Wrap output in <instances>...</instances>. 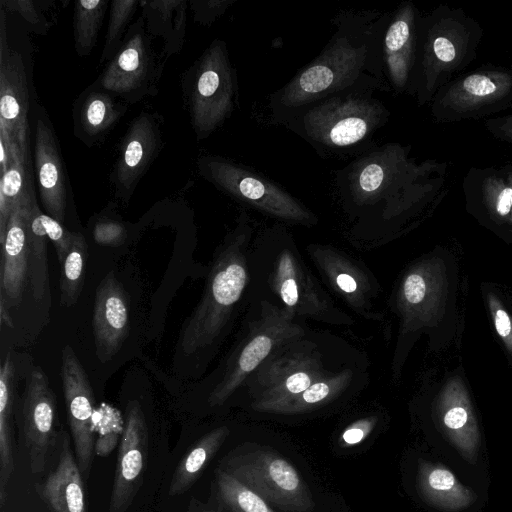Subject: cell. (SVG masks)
Returning a JSON list of instances; mask_svg holds the SVG:
<instances>
[{
  "instance_id": "cell-1",
  "label": "cell",
  "mask_w": 512,
  "mask_h": 512,
  "mask_svg": "<svg viewBox=\"0 0 512 512\" xmlns=\"http://www.w3.org/2000/svg\"><path fill=\"white\" fill-rule=\"evenodd\" d=\"M391 12L343 11L321 52L286 84L271 93L270 123L320 99L348 91H391L386 79L382 39Z\"/></svg>"
},
{
  "instance_id": "cell-2",
  "label": "cell",
  "mask_w": 512,
  "mask_h": 512,
  "mask_svg": "<svg viewBox=\"0 0 512 512\" xmlns=\"http://www.w3.org/2000/svg\"><path fill=\"white\" fill-rule=\"evenodd\" d=\"M409 151L410 146L399 143L375 145L335 170V188L343 207L356 216L384 220L433 188L432 165L416 164Z\"/></svg>"
},
{
  "instance_id": "cell-3",
  "label": "cell",
  "mask_w": 512,
  "mask_h": 512,
  "mask_svg": "<svg viewBox=\"0 0 512 512\" xmlns=\"http://www.w3.org/2000/svg\"><path fill=\"white\" fill-rule=\"evenodd\" d=\"M374 91L335 94L289 112L272 124L283 125L305 140L322 158L360 155L390 117Z\"/></svg>"
},
{
  "instance_id": "cell-4",
  "label": "cell",
  "mask_w": 512,
  "mask_h": 512,
  "mask_svg": "<svg viewBox=\"0 0 512 512\" xmlns=\"http://www.w3.org/2000/svg\"><path fill=\"white\" fill-rule=\"evenodd\" d=\"M252 231L243 211L213 263L198 305L181 329L179 345L184 354L210 347L228 324L248 283L246 248Z\"/></svg>"
},
{
  "instance_id": "cell-5",
  "label": "cell",
  "mask_w": 512,
  "mask_h": 512,
  "mask_svg": "<svg viewBox=\"0 0 512 512\" xmlns=\"http://www.w3.org/2000/svg\"><path fill=\"white\" fill-rule=\"evenodd\" d=\"M480 37L478 24L456 10L439 7L420 16L409 95L416 96L420 105L432 100L451 75L474 58Z\"/></svg>"
},
{
  "instance_id": "cell-6",
  "label": "cell",
  "mask_w": 512,
  "mask_h": 512,
  "mask_svg": "<svg viewBox=\"0 0 512 512\" xmlns=\"http://www.w3.org/2000/svg\"><path fill=\"white\" fill-rule=\"evenodd\" d=\"M254 270L282 309L334 324H349L347 315L338 311L317 282L305 269L290 235L280 226L265 230L257 239Z\"/></svg>"
},
{
  "instance_id": "cell-7",
  "label": "cell",
  "mask_w": 512,
  "mask_h": 512,
  "mask_svg": "<svg viewBox=\"0 0 512 512\" xmlns=\"http://www.w3.org/2000/svg\"><path fill=\"white\" fill-rule=\"evenodd\" d=\"M34 45L19 18L0 5V136L30 146V114L38 100L34 86Z\"/></svg>"
},
{
  "instance_id": "cell-8",
  "label": "cell",
  "mask_w": 512,
  "mask_h": 512,
  "mask_svg": "<svg viewBox=\"0 0 512 512\" xmlns=\"http://www.w3.org/2000/svg\"><path fill=\"white\" fill-rule=\"evenodd\" d=\"M183 104L198 141L228 120L238 104V79L227 45L214 39L181 76Z\"/></svg>"
},
{
  "instance_id": "cell-9",
  "label": "cell",
  "mask_w": 512,
  "mask_h": 512,
  "mask_svg": "<svg viewBox=\"0 0 512 512\" xmlns=\"http://www.w3.org/2000/svg\"><path fill=\"white\" fill-rule=\"evenodd\" d=\"M240 483L283 512H313V495L295 466L271 447L244 445L220 463Z\"/></svg>"
},
{
  "instance_id": "cell-10",
  "label": "cell",
  "mask_w": 512,
  "mask_h": 512,
  "mask_svg": "<svg viewBox=\"0 0 512 512\" xmlns=\"http://www.w3.org/2000/svg\"><path fill=\"white\" fill-rule=\"evenodd\" d=\"M199 175L233 199L277 220L314 225L317 217L301 201L269 178L219 155L197 159Z\"/></svg>"
},
{
  "instance_id": "cell-11",
  "label": "cell",
  "mask_w": 512,
  "mask_h": 512,
  "mask_svg": "<svg viewBox=\"0 0 512 512\" xmlns=\"http://www.w3.org/2000/svg\"><path fill=\"white\" fill-rule=\"evenodd\" d=\"M153 40L139 15L95 82L128 105L155 97L166 60L156 51Z\"/></svg>"
},
{
  "instance_id": "cell-12",
  "label": "cell",
  "mask_w": 512,
  "mask_h": 512,
  "mask_svg": "<svg viewBox=\"0 0 512 512\" xmlns=\"http://www.w3.org/2000/svg\"><path fill=\"white\" fill-rule=\"evenodd\" d=\"M512 106V65L469 73L440 88L431 113L439 122L479 118Z\"/></svg>"
},
{
  "instance_id": "cell-13",
  "label": "cell",
  "mask_w": 512,
  "mask_h": 512,
  "mask_svg": "<svg viewBox=\"0 0 512 512\" xmlns=\"http://www.w3.org/2000/svg\"><path fill=\"white\" fill-rule=\"evenodd\" d=\"M259 316L229 361L222 380L211 392V406L226 402L273 349L303 333L300 325L294 322L295 315L291 311L266 300H261Z\"/></svg>"
},
{
  "instance_id": "cell-14",
  "label": "cell",
  "mask_w": 512,
  "mask_h": 512,
  "mask_svg": "<svg viewBox=\"0 0 512 512\" xmlns=\"http://www.w3.org/2000/svg\"><path fill=\"white\" fill-rule=\"evenodd\" d=\"M33 166L45 213L64 223L71 194L65 161L47 110L37 100L30 114Z\"/></svg>"
},
{
  "instance_id": "cell-15",
  "label": "cell",
  "mask_w": 512,
  "mask_h": 512,
  "mask_svg": "<svg viewBox=\"0 0 512 512\" xmlns=\"http://www.w3.org/2000/svg\"><path fill=\"white\" fill-rule=\"evenodd\" d=\"M164 118L142 110L132 119L120 143L110 178L117 199L127 203L164 145Z\"/></svg>"
},
{
  "instance_id": "cell-16",
  "label": "cell",
  "mask_w": 512,
  "mask_h": 512,
  "mask_svg": "<svg viewBox=\"0 0 512 512\" xmlns=\"http://www.w3.org/2000/svg\"><path fill=\"white\" fill-rule=\"evenodd\" d=\"M56 416L55 394L43 370L35 367L26 378L25 390L17 412L30 469L34 474L44 471L55 446Z\"/></svg>"
},
{
  "instance_id": "cell-17",
  "label": "cell",
  "mask_w": 512,
  "mask_h": 512,
  "mask_svg": "<svg viewBox=\"0 0 512 512\" xmlns=\"http://www.w3.org/2000/svg\"><path fill=\"white\" fill-rule=\"evenodd\" d=\"M61 380L74 453L84 480L94 457V397L89 378L74 350H62Z\"/></svg>"
},
{
  "instance_id": "cell-18",
  "label": "cell",
  "mask_w": 512,
  "mask_h": 512,
  "mask_svg": "<svg viewBox=\"0 0 512 512\" xmlns=\"http://www.w3.org/2000/svg\"><path fill=\"white\" fill-rule=\"evenodd\" d=\"M148 451V427L137 401L127 405L118 447L108 512H127L143 484Z\"/></svg>"
},
{
  "instance_id": "cell-19",
  "label": "cell",
  "mask_w": 512,
  "mask_h": 512,
  "mask_svg": "<svg viewBox=\"0 0 512 512\" xmlns=\"http://www.w3.org/2000/svg\"><path fill=\"white\" fill-rule=\"evenodd\" d=\"M35 201V183L32 182L12 209L5 242L1 247L0 297L8 308L20 302L29 276L27 229Z\"/></svg>"
},
{
  "instance_id": "cell-20",
  "label": "cell",
  "mask_w": 512,
  "mask_h": 512,
  "mask_svg": "<svg viewBox=\"0 0 512 512\" xmlns=\"http://www.w3.org/2000/svg\"><path fill=\"white\" fill-rule=\"evenodd\" d=\"M419 13L412 2H402L385 28L382 52L386 79L395 94L410 91L416 61Z\"/></svg>"
},
{
  "instance_id": "cell-21",
  "label": "cell",
  "mask_w": 512,
  "mask_h": 512,
  "mask_svg": "<svg viewBox=\"0 0 512 512\" xmlns=\"http://www.w3.org/2000/svg\"><path fill=\"white\" fill-rule=\"evenodd\" d=\"M129 306L125 291L110 271L100 282L93 312L96 353L101 362L112 359L129 334Z\"/></svg>"
},
{
  "instance_id": "cell-22",
  "label": "cell",
  "mask_w": 512,
  "mask_h": 512,
  "mask_svg": "<svg viewBox=\"0 0 512 512\" xmlns=\"http://www.w3.org/2000/svg\"><path fill=\"white\" fill-rule=\"evenodd\" d=\"M128 106L94 81L74 101V136L88 147L100 145L123 118Z\"/></svg>"
},
{
  "instance_id": "cell-23",
  "label": "cell",
  "mask_w": 512,
  "mask_h": 512,
  "mask_svg": "<svg viewBox=\"0 0 512 512\" xmlns=\"http://www.w3.org/2000/svg\"><path fill=\"white\" fill-rule=\"evenodd\" d=\"M84 479L64 433L54 469L36 485V491L50 512H87Z\"/></svg>"
},
{
  "instance_id": "cell-24",
  "label": "cell",
  "mask_w": 512,
  "mask_h": 512,
  "mask_svg": "<svg viewBox=\"0 0 512 512\" xmlns=\"http://www.w3.org/2000/svg\"><path fill=\"white\" fill-rule=\"evenodd\" d=\"M417 490L430 506L445 512H458L471 506L476 493L464 486L444 465L421 460L417 472Z\"/></svg>"
},
{
  "instance_id": "cell-25",
  "label": "cell",
  "mask_w": 512,
  "mask_h": 512,
  "mask_svg": "<svg viewBox=\"0 0 512 512\" xmlns=\"http://www.w3.org/2000/svg\"><path fill=\"white\" fill-rule=\"evenodd\" d=\"M188 0H140L145 28L162 40L161 55L167 61L181 52L186 37Z\"/></svg>"
},
{
  "instance_id": "cell-26",
  "label": "cell",
  "mask_w": 512,
  "mask_h": 512,
  "mask_svg": "<svg viewBox=\"0 0 512 512\" xmlns=\"http://www.w3.org/2000/svg\"><path fill=\"white\" fill-rule=\"evenodd\" d=\"M15 370L10 353L0 368V505L5 504L7 486L14 472L13 410Z\"/></svg>"
},
{
  "instance_id": "cell-27",
  "label": "cell",
  "mask_w": 512,
  "mask_h": 512,
  "mask_svg": "<svg viewBox=\"0 0 512 512\" xmlns=\"http://www.w3.org/2000/svg\"><path fill=\"white\" fill-rule=\"evenodd\" d=\"M229 434L230 430L227 426H220L203 435L192 446L172 475L169 496H179L196 483Z\"/></svg>"
},
{
  "instance_id": "cell-28",
  "label": "cell",
  "mask_w": 512,
  "mask_h": 512,
  "mask_svg": "<svg viewBox=\"0 0 512 512\" xmlns=\"http://www.w3.org/2000/svg\"><path fill=\"white\" fill-rule=\"evenodd\" d=\"M11 163L0 178V244L4 245L12 209L26 188L34 182L31 147L12 144Z\"/></svg>"
},
{
  "instance_id": "cell-29",
  "label": "cell",
  "mask_w": 512,
  "mask_h": 512,
  "mask_svg": "<svg viewBox=\"0 0 512 512\" xmlns=\"http://www.w3.org/2000/svg\"><path fill=\"white\" fill-rule=\"evenodd\" d=\"M40 208L34 202L28 221V263L32 294L42 300L49 292L47 234L41 223Z\"/></svg>"
},
{
  "instance_id": "cell-30",
  "label": "cell",
  "mask_w": 512,
  "mask_h": 512,
  "mask_svg": "<svg viewBox=\"0 0 512 512\" xmlns=\"http://www.w3.org/2000/svg\"><path fill=\"white\" fill-rule=\"evenodd\" d=\"M214 492L224 512H276L258 494L221 468L215 470Z\"/></svg>"
},
{
  "instance_id": "cell-31",
  "label": "cell",
  "mask_w": 512,
  "mask_h": 512,
  "mask_svg": "<svg viewBox=\"0 0 512 512\" xmlns=\"http://www.w3.org/2000/svg\"><path fill=\"white\" fill-rule=\"evenodd\" d=\"M109 4L108 0L74 1L73 37L78 56H89L94 49Z\"/></svg>"
},
{
  "instance_id": "cell-32",
  "label": "cell",
  "mask_w": 512,
  "mask_h": 512,
  "mask_svg": "<svg viewBox=\"0 0 512 512\" xmlns=\"http://www.w3.org/2000/svg\"><path fill=\"white\" fill-rule=\"evenodd\" d=\"M88 246L84 236L75 232L72 247L61 265L60 304L71 307L81 294Z\"/></svg>"
},
{
  "instance_id": "cell-33",
  "label": "cell",
  "mask_w": 512,
  "mask_h": 512,
  "mask_svg": "<svg viewBox=\"0 0 512 512\" xmlns=\"http://www.w3.org/2000/svg\"><path fill=\"white\" fill-rule=\"evenodd\" d=\"M138 8H140V0H113L110 2L108 25L100 55V64L107 63L118 52Z\"/></svg>"
},
{
  "instance_id": "cell-34",
  "label": "cell",
  "mask_w": 512,
  "mask_h": 512,
  "mask_svg": "<svg viewBox=\"0 0 512 512\" xmlns=\"http://www.w3.org/2000/svg\"><path fill=\"white\" fill-rule=\"evenodd\" d=\"M52 1L1 0L0 5L15 14L31 34L47 35L55 24V17L48 16Z\"/></svg>"
},
{
  "instance_id": "cell-35",
  "label": "cell",
  "mask_w": 512,
  "mask_h": 512,
  "mask_svg": "<svg viewBox=\"0 0 512 512\" xmlns=\"http://www.w3.org/2000/svg\"><path fill=\"white\" fill-rule=\"evenodd\" d=\"M340 387V384H333L332 380L315 382L302 393L278 406L273 413L297 414L312 410L331 399Z\"/></svg>"
},
{
  "instance_id": "cell-36",
  "label": "cell",
  "mask_w": 512,
  "mask_h": 512,
  "mask_svg": "<svg viewBox=\"0 0 512 512\" xmlns=\"http://www.w3.org/2000/svg\"><path fill=\"white\" fill-rule=\"evenodd\" d=\"M41 223L45 229L47 237L52 241L60 265L68 255L75 236V232H70L62 223L40 212Z\"/></svg>"
},
{
  "instance_id": "cell-37",
  "label": "cell",
  "mask_w": 512,
  "mask_h": 512,
  "mask_svg": "<svg viewBox=\"0 0 512 512\" xmlns=\"http://www.w3.org/2000/svg\"><path fill=\"white\" fill-rule=\"evenodd\" d=\"M237 0H190L189 9L195 23L211 26Z\"/></svg>"
},
{
  "instance_id": "cell-38",
  "label": "cell",
  "mask_w": 512,
  "mask_h": 512,
  "mask_svg": "<svg viewBox=\"0 0 512 512\" xmlns=\"http://www.w3.org/2000/svg\"><path fill=\"white\" fill-rule=\"evenodd\" d=\"M125 228L116 220L101 219L95 223L93 236L95 241L101 245L118 244L124 237Z\"/></svg>"
},
{
  "instance_id": "cell-39",
  "label": "cell",
  "mask_w": 512,
  "mask_h": 512,
  "mask_svg": "<svg viewBox=\"0 0 512 512\" xmlns=\"http://www.w3.org/2000/svg\"><path fill=\"white\" fill-rule=\"evenodd\" d=\"M377 418L368 417L350 424L342 433L340 444L343 447H351L361 443L373 430Z\"/></svg>"
},
{
  "instance_id": "cell-40",
  "label": "cell",
  "mask_w": 512,
  "mask_h": 512,
  "mask_svg": "<svg viewBox=\"0 0 512 512\" xmlns=\"http://www.w3.org/2000/svg\"><path fill=\"white\" fill-rule=\"evenodd\" d=\"M403 293L410 304L420 303L426 293V283L419 274H410L403 285Z\"/></svg>"
},
{
  "instance_id": "cell-41",
  "label": "cell",
  "mask_w": 512,
  "mask_h": 512,
  "mask_svg": "<svg viewBox=\"0 0 512 512\" xmlns=\"http://www.w3.org/2000/svg\"><path fill=\"white\" fill-rule=\"evenodd\" d=\"M485 126L494 137L512 143V115L489 119Z\"/></svg>"
},
{
  "instance_id": "cell-42",
  "label": "cell",
  "mask_w": 512,
  "mask_h": 512,
  "mask_svg": "<svg viewBox=\"0 0 512 512\" xmlns=\"http://www.w3.org/2000/svg\"><path fill=\"white\" fill-rule=\"evenodd\" d=\"M335 283L338 289L346 295H353L358 290V281L355 279L353 274L348 272H336Z\"/></svg>"
},
{
  "instance_id": "cell-43",
  "label": "cell",
  "mask_w": 512,
  "mask_h": 512,
  "mask_svg": "<svg viewBox=\"0 0 512 512\" xmlns=\"http://www.w3.org/2000/svg\"><path fill=\"white\" fill-rule=\"evenodd\" d=\"M495 328L498 334L505 338L511 333V320L507 312L503 309H497L494 315Z\"/></svg>"
},
{
  "instance_id": "cell-44",
  "label": "cell",
  "mask_w": 512,
  "mask_h": 512,
  "mask_svg": "<svg viewBox=\"0 0 512 512\" xmlns=\"http://www.w3.org/2000/svg\"><path fill=\"white\" fill-rule=\"evenodd\" d=\"M186 512H222L220 509H215L205 504L198 499L192 498L190 499L188 508Z\"/></svg>"
},
{
  "instance_id": "cell-45",
  "label": "cell",
  "mask_w": 512,
  "mask_h": 512,
  "mask_svg": "<svg viewBox=\"0 0 512 512\" xmlns=\"http://www.w3.org/2000/svg\"><path fill=\"white\" fill-rule=\"evenodd\" d=\"M0 320L1 323H4L11 328L13 327V323L8 312V307L2 297H0Z\"/></svg>"
}]
</instances>
